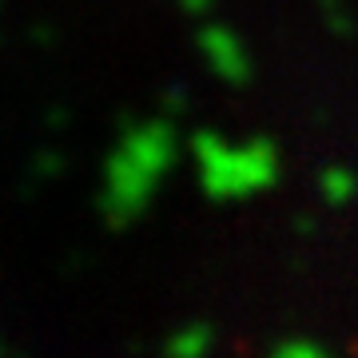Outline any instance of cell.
Wrapping results in <instances>:
<instances>
[{
    "label": "cell",
    "mask_w": 358,
    "mask_h": 358,
    "mask_svg": "<svg viewBox=\"0 0 358 358\" xmlns=\"http://www.w3.org/2000/svg\"><path fill=\"white\" fill-rule=\"evenodd\" d=\"M176 4H179V8H183L187 16H199V20H207V16L215 13L219 0H176Z\"/></svg>",
    "instance_id": "cell-8"
},
{
    "label": "cell",
    "mask_w": 358,
    "mask_h": 358,
    "mask_svg": "<svg viewBox=\"0 0 358 358\" xmlns=\"http://www.w3.org/2000/svg\"><path fill=\"white\" fill-rule=\"evenodd\" d=\"M195 48L203 56L207 72L215 80H223L227 88H247L251 76H255V60H251V48L247 40L227 24V20H211L207 16L199 32H195Z\"/></svg>",
    "instance_id": "cell-3"
},
{
    "label": "cell",
    "mask_w": 358,
    "mask_h": 358,
    "mask_svg": "<svg viewBox=\"0 0 358 358\" xmlns=\"http://www.w3.org/2000/svg\"><path fill=\"white\" fill-rule=\"evenodd\" d=\"M0 358H4V338H0Z\"/></svg>",
    "instance_id": "cell-9"
},
{
    "label": "cell",
    "mask_w": 358,
    "mask_h": 358,
    "mask_svg": "<svg viewBox=\"0 0 358 358\" xmlns=\"http://www.w3.org/2000/svg\"><path fill=\"white\" fill-rule=\"evenodd\" d=\"M322 8V20H327V28H331L334 36H355V16H350V8H346V0H319Z\"/></svg>",
    "instance_id": "cell-7"
},
{
    "label": "cell",
    "mask_w": 358,
    "mask_h": 358,
    "mask_svg": "<svg viewBox=\"0 0 358 358\" xmlns=\"http://www.w3.org/2000/svg\"><path fill=\"white\" fill-rule=\"evenodd\" d=\"M215 343H219L215 327L203 319H192L167 334L164 346H159V355L164 358H211L215 355Z\"/></svg>",
    "instance_id": "cell-4"
},
{
    "label": "cell",
    "mask_w": 358,
    "mask_h": 358,
    "mask_svg": "<svg viewBox=\"0 0 358 358\" xmlns=\"http://www.w3.org/2000/svg\"><path fill=\"white\" fill-rule=\"evenodd\" d=\"M319 199L327 207H350L358 199V171H350V167H343V164L322 167V176H319Z\"/></svg>",
    "instance_id": "cell-5"
},
{
    "label": "cell",
    "mask_w": 358,
    "mask_h": 358,
    "mask_svg": "<svg viewBox=\"0 0 358 358\" xmlns=\"http://www.w3.org/2000/svg\"><path fill=\"white\" fill-rule=\"evenodd\" d=\"M267 358H338L327 343L319 338H307V334H291V338H279L271 346Z\"/></svg>",
    "instance_id": "cell-6"
},
{
    "label": "cell",
    "mask_w": 358,
    "mask_h": 358,
    "mask_svg": "<svg viewBox=\"0 0 358 358\" xmlns=\"http://www.w3.org/2000/svg\"><path fill=\"white\" fill-rule=\"evenodd\" d=\"M179 152H183V140L171 115H148V120L124 124L100 167L96 203H100L103 223L112 231H128L136 219L148 215L164 179L179 164Z\"/></svg>",
    "instance_id": "cell-1"
},
{
    "label": "cell",
    "mask_w": 358,
    "mask_h": 358,
    "mask_svg": "<svg viewBox=\"0 0 358 358\" xmlns=\"http://www.w3.org/2000/svg\"><path fill=\"white\" fill-rule=\"evenodd\" d=\"M187 148H192L195 164V183L211 203H243V199L271 192L282 179L279 143L267 136L227 140V136L203 128L192 136Z\"/></svg>",
    "instance_id": "cell-2"
}]
</instances>
